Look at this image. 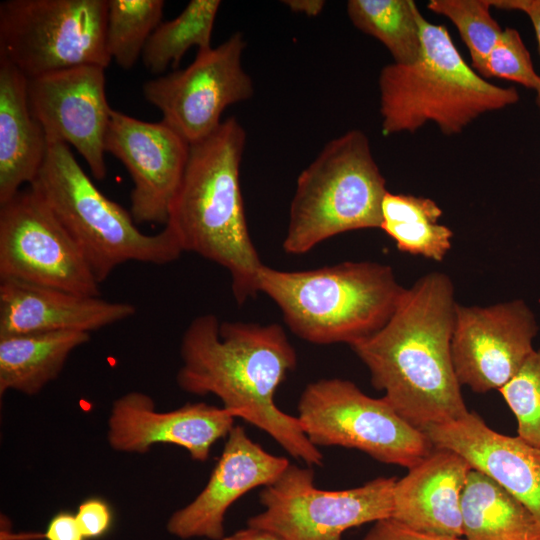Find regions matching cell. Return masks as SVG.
<instances>
[{
    "label": "cell",
    "instance_id": "cell-8",
    "mask_svg": "<svg viewBox=\"0 0 540 540\" xmlns=\"http://www.w3.org/2000/svg\"><path fill=\"white\" fill-rule=\"evenodd\" d=\"M107 0L0 3V58L27 79L79 66L106 69Z\"/></svg>",
    "mask_w": 540,
    "mask_h": 540
},
{
    "label": "cell",
    "instance_id": "cell-2",
    "mask_svg": "<svg viewBox=\"0 0 540 540\" xmlns=\"http://www.w3.org/2000/svg\"><path fill=\"white\" fill-rule=\"evenodd\" d=\"M177 384L195 395L213 394L223 407L269 434L288 454L321 466L323 454L303 432L297 417L283 412L274 397L297 365V354L282 326L220 322L213 314L195 317L180 346Z\"/></svg>",
    "mask_w": 540,
    "mask_h": 540
},
{
    "label": "cell",
    "instance_id": "cell-26",
    "mask_svg": "<svg viewBox=\"0 0 540 540\" xmlns=\"http://www.w3.org/2000/svg\"><path fill=\"white\" fill-rule=\"evenodd\" d=\"M219 0H191L174 19L161 22L149 37L142 53L145 68L152 74L174 69L191 47L211 48V36Z\"/></svg>",
    "mask_w": 540,
    "mask_h": 540
},
{
    "label": "cell",
    "instance_id": "cell-11",
    "mask_svg": "<svg viewBox=\"0 0 540 540\" xmlns=\"http://www.w3.org/2000/svg\"><path fill=\"white\" fill-rule=\"evenodd\" d=\"M0 279L100 296L81 249L30 187L0 205Z\"/></svg>",
    "mask_w": 540,
    "mask_h": 540
},
{
    "label": "cell",
    "instance_id": "cell-15",
    "mask_svg": "<svg viewBox=\"0 0 540 540\" xmlns=\"http://www.w3.org/2000/svg\"><path fill=\"white\" fill-rule=\"evenodd\" d=\"M104 68L87 65L28 79L30 110L48 141L72 145L93 177L106 176L105 137L111 110Z\"/></svg>",
    "mask_w": 540,
    "mask_h": 540
},
{
    "label": "cell",
    "instance_id": "cell-6",
    "mask_svg": "<svg viewBox=\"0 0 540 540\" xmlns=\"http://www.w3.org/2000/svg\"><path fill=\"white\" fill-rule=\"evenodd\" d=\"M29 187L77 243L100 284L123 263L164 265L183 253L169 225L156 234L141 232L130 211L95 186L61 141H48L43 164Z\"/></svg>",
    "mask_w": 540,
    "mask_h": 540
},
{
    "label": "cell",
    "instance_id": "cell-31",
    "mask_svg": "<svg viewBox=\"0 0 540 540\" xmlns=\"http://www.w3.org/2000/svg\"><path fill=\"white\" fill-rule=\"evenodd\" d=\"M75 517L85 540L99 539L106 535L113 521L109 505L100 498L83 501Z\"/></svg>",
    "mask_w": 540,
    "mask_h": 540
},
{
    "label": "cell",
    "instance_id": "cell-28",
    "mask_svg": "<svg viewBox=\"0 0 540 540\" xmlns=\"http://www.w3.org/2000/svg\"><path fill=\"white\" fill-rule=\"evenodd\" d=\"M427 7L456 26L469 50L472 68L480 75L503 31L490 13V0H430Z\"/></svg>",
    "mask_w": 540,
    "mask_h": 540
},
{
    "label": "cell",
    "instance_id": "cell-25",
    "mask_svg": "<svg viewBox=\"0 0 540 540\" xmlns=\"http://www.w3.org/2000/svg\"><path fill=\"white\" fill-rule=\"evenodd\" d=\"M347 14L360 31L380 41L393 62H414L421 49L419 9L412 0H349Z\"/></svg>",
    "mask_w": 540,
    "mask_h": 540
},
{
    "label": "cell",
    "instance_id": "cell-7",
    "mask_svg": "<svg viewBox=\"0 0 540 540\" xmlns=\"http://www.w3.org/2000/svg\"><path fill=\"white\" fill-rule=\"evenodd\" d=\"M387 191L363 131L350 130L329 141L298 176L284 251L304 254L341 233L380 229Z\"/></svg>",
    "mask_w": 540,
    "mask_h": 540
},
{
    "label": "cell",
    "instance_id": "cell-14",
    "mask_svg": "<svg viewBox=\"0 0 540 540\" xmlns=\"http://www.w3.org/2000/svg\"><path fill=\"white\" fill-rule=\"evenodd\" d=\"M189 151L190 144L163 121L111 110L105 152L119 159L132 179L130 214L137 225L167 224Z\"/></svg>",
    "mask_w": 540,
    "mask_h": 540
},
{
    "label": "cell",
    "instance_id": "cell-18",
    "mask_svg": "<svg viewBox=\"0 0 540 540\" xmlns=\"http://www.w3.org/2000/svg\"><path fill=\"white\" fill-rule=\"evenodd\" d=\"M423 432L435 448L451 450L524 504L540 521V447L491 429L475 412Z\"/></svg>",
    "mask_w": 540,
    "mask_h": 540
},
{
    "label": "cell",
    "instance_id": "cell-9",
    "mask_svg": "<svg viewBox=\"0 0 540 540\" xmlns=\"http://www.w3.org/2000/svg\"><path fill=\"white\" fill-rule=\"evenodd\" d=\"M300 426L316 447L360 450L379 462L411 468L435 447L382 398L338 378L309 383L298 403Z\"/></svg>",
    "mask_w": 540,
    "mask_h": 540
},
{
    "label": "cell",
    "instance_id": "cell-10",
    "mask_svg": "<svg viewBox=\"0 0 540 540\" xmlns=\"http://www.w3.org/2000/svg\"><path fill=\"white\" fill-rule=\"evenodd\" d=\"M395 477H378L345 490H321L314 472L289 464L259 500L264 510L247 526L275 533L283 540H343L348 529L390 518Z\"/></svg>",
    "mask_w": 540,
    "mask_h": 540
},
{
    "label": "cell",
    "instance_id": "cell-29",
    "mask_svg": "<svg viewBox=\"0 0 540 540\" xmlns=\"http://www.w3.org/2000/svg\"><path fill=\"white\" fill-rule=\"evenodd\" d=\"M517 422V435L540 447V347L500 390Z\"/></svg>",
    "mask_w": 540,
    "mask_h": 540
},
{
    "label": "cell",
    "instance_id": "cell-24",
    "mask_svg": "<svg viewBox=\"0 0 540 540\" xmlns=\"http://www.w3.org/2000/svg\"><path fill=\"white\" fill-rule=\"evenodd\" d=\"M442 209L431 198L387 191L381 225L399 251L442 261L452 246V230L438 223Z\"/></svg>",
    "mask_w": 540,
    "mask_h": 540
},
{
    "label": "cell",
    "instance_id": "cell-13",
    "mask_svg": "<svg viewBox=\"0 0 540 540\" xmlns=\"http://www.w3.org/2000/svg\"><path fill=\"white\" fill-rule=\"evenodd\" d=\"M538 330L521 299L484 307L457 303L451 356L459 384L475 393L500 390L534 351Z\"/></svg>",
    "mask_w": 540,
    "mask_h": 540
},
{
    "label": "cell",
    "instance_id": "cell-23",
    "mask_svg": "<svg viewBox=\"0 0 540 540\" xmlns=\"http://www.w3.org/2000/svg\"><path fill=\"white\" fill-rule=\"evenodd\" d=\"M465 540H540V521L512 494L471 469L461 498Z\"/></svg>",
    "mask_w": 540,
    "mask_h": 540
},
{
    "label": "cell",
    "instance_id": "cell-5",
    "mask_svg": "<svg viewBox=\"0 0 540 540\" xmlns=\"http://www.w3.org/2000/svg\"><path fill=\"white\" fill-rule=\"evenodd\" d=\"M258 290L275 302L299 338L350 346L386 324L405 288L389 265L345 261L303 271L263 265Z\"/></svg>",
    "mask_w": 540,
    "mask_h": 540
},
{
    "label": "cell",
    "instance_id": "cell-32",
    "mask_svg": "<svg viewBox=\"0 0 540 540\" xmlns=\"http://www.w3.org/2000/svg\"><path fill=\"white\" fill-rule=\"evenodd\" d=\"M361 540H463V538L436 536L419 532L392 518H386L374 522L373 527Z\"/></svg>",
    "mask_w": 540,
    "mask_h": 540
},
{
    "label": "cell",
    "instance_id": "cell-30",
    "mask_svg": "<svg viewBox=\"0 0 540 540\" xmlns=\"http://www.w3.org/2000/svg\"><path fill=\"white\" fill-rule=\"evenodd\" d=\"M480 76L513 81L535 91L540 86V75L534 70L529 51L519 32L509 27L503 29Z\"/></svg>",
    "mask_w": 540,
    "mask_h": 540
},
{
    "label": "cell",
    "instance_id": "cell-33",
    "mask_svg": "<svg viewBox=\"0 0 540 540\" xmlns=\"http://www.w3.org/2000/svg\"><path fill=\"white\" fill-rule=\"evenodd\" d=\"M46 540H85L75 515L59 512L52 517L44 533Z\"/></svg>",
    "mask_w": 540,
    "mask_h": 540
},
{
    "label": "cell",
    "instance_id": "cell-3",
    "mask_svg": "<svg viewBox=\"0 0 540 540\" xmlns=\"http://www.w3.org/2000/svg\"><path fill=\"white\" fill-rule=\"evenodd\" d=\"M246 132L235 117L190 144L185 172L170 207L169 225L182 251L225 268L238 304L255 296L263 264L251 240L240 186Z\"/></svg>",
    "mask_w": 540,
    "mask_h": 540
},
{
    "label": "cell",
    "instance_id": "cell-4",
    "mask_svg": "<svg viewBox=\"0 0 540 540\" xmlns=\"http://www.w3.org/2000/svg\"><path fill=\"white\" fill-rule=\"evenodd\" d=\"M421 49L409 64L390 63L379 74L381 130L385 136L415 133L428 122L449 136L481 115L519 101L515 87L481 77L463 59L443 25L419 12Z\"/></svg>",
    "mask_w": 540,
    "mask_h": 540
},
{
    "label": "cell",
    "instance_id": "cell-34",
    "mask_svg": "<svg viewBox=\"0 0 540 540\" xmlns=\"http://www.w3.org/2000/svg\"><path fill=\"white\" fill-rule=\"evenodd\" d=\"M490 2L492 7L520 11L529 17L536 34L540 53V0H490ZM536 103L540 111V86L536 90Z\"/></svg>",
    "mask_w": 540,
    "mask_h": 540
},
{
    "label": "cell",
    "instance_id": "cell-1",
    "mask_svg": "<svg viewBox=\"0 0 540 540\" xmlns=\"http://www.w3.org/2000/svg\"><path fill=\"white\" fill-rule=\"evenodd\" d=\"M456 306L449 276L428 273L405 288L381 329L350 345L368 368L372 385L421 431L469 412L451 356Z\"/></svg>",
    "mask_w": 540,
    "mask_h": 540
},
{
    "label": "cell",
    "instance_id": "cell-27",
    "mask_svg": "<svg viewBox=\"0 0 540 540\" xmlns=\"http://www.w3.org/2000/svg\"><path fill=\"white\" fill-rule=\"evenodd\" d=\"M163 0H107L106 49L121 68L131 69L161 23Z\"/></svg>",
    "mask_w": 540,
    "mask_h": 540
},
{
    "label": "cell",
    "instance_id": "cell-17",
    "mask_svg": "<svg viewBox=\"0 0 540 540\" xmlns=\"http://www.w3.org/2000/svg\"><path fill=\"white\" fill-rule=\"evenodd\" d=\"M289 464L287 458L252 441L242 426L234 425L207 484L193 501L170 516L168 532L184 540H221L230 506L250 490L272 484Z\"/></svg>",
    "mask_w": 540,
    "mask_h": 540
},
{
    "label": "cell",
    "instance_id": "cell-35",
    "mask_svg": "<svg viewBox=\"0 0 540 540\" xmlns=\"http://www.w3.org/2000/svg\"><path fill=\"white\" fill-rule=\"evenodd\" d=\"M221 540H283L275 533L261 529L247 526L240 529L231 535L224 536Z\"/></svg>",
    "mask_w": 540,
    "mask_h": 540
},
{
    "label": "cell",
    "instance_id": "cell-12",
    "mask_svg": "<svg viewBox=\"0 0 540 540\" xmlns=\"http://www.w3.org/2000/svg\"><path fill=\"white\" fill-rule=\"evenodd\" d=\"M245 46L236 32L217 47L198 50L186 68L145 82V99L189 144L207 138L222 123L228 106L254 94L252 79L242 67Z\"/></svg>",
    "mask_w": 540,
    "mask_h": 540
},
{
    "label": "cell",
    "instance_id": "cell-21",
    "mask_svg": "<svg viewBox=\"0 0 540 540\" xmlns=\"http://www.w3.org/2000/svg\"><path fill=\"white\" fill-rule=\"evenodd\" d=\"M27 82L0 58V205L33 182L47 153L46 134L30 110Z\"/></svg>",
    "mask_w": 540,
    "mask_h": 540
},
{
    "label": "cell",
    "instance_id": "cell-16",
    "mask_svg": "<svg viewBox=\"0 0 540 540\" xmlns=\"http://www.w3.org/2000/svg\"><path fill=\"white\" fill-rule=\"evenodd\" d=\"M237 413L204 402L161 412L153 399L131 391L117 398L107 422V441L118 452L144 454L155 444L184 448L195 461L208 459L212 446L227 437Z\"/></svg>",
    "mask_w": 540,
    "mask_h": 540
},
{
    "label": "cell",
    "instance_id": "cell-36",
    "mask_svg": "<svg viewBox=\"0 0 540 540\" xmlns=\"http://www.w3.org/2000/svg\"><path fill=\"white\" fill-rule=\"evenodd\" d=\"M283 3L292 12L310 17L319 15L325 6L323 0H285Z\"/></svg>",
    "mask_w": 540,
    "mask_h": 540
},
{
    "label": "cell",
    "instance_id": "cell-22",
    "mask_svg": "<svg viewBox=\"0 0 540 540\" xmlns=\"http://www.w3.org/2000/svg\"><path fill=\"white\" fill-rule=\"evenodd\" d=\"M90 340L81 331L0 336V394L36 395L55 380L71 353Z\"/></svg>",
    "mask_w": 540,
    "mask_h": 540
},
{
    "label": "cell",
    "instance_id": "cell-19",
    "mask_svg": "<svg viewBox=\"0 0 540 540\" xmlns=\"http://www.w3.org/2000/svg\"><path fill=\"white\" fill-rule=\"evenodd\" d=\"M135 313L136 307L131 303L0 279V336L58 331L91 333Z\"/></svg>",
    "mask_w": 540,
    "mask_h": 540
},
{
    "label": "cell",
    "instance_id": "cell-20",
    "mask_svg": "<svg viewBox=\"0 0 540 540\" xmlns=\"http://www.w3.org/2000/svg\"><path fill=\"white\" fill-rule=\"evenodd\" d=\"M471 469L459 454L435 448L396 480L390 518L419 532L462 538L461 498Z\"/></svg>",
    "mask_w": 540,
    "mask_h": 540
}]
</instances>
